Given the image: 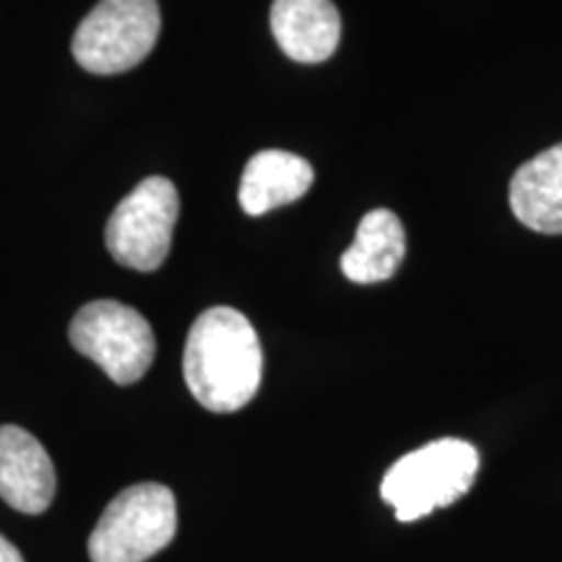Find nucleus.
Returning a JSON list of instances; mask_svg holds the SVG:
<instances>
[{"instance_id":"obj_1","label":"nucleus","mask_w":562,"mask_h":562,"mask_svg":"<svg viewBox=\"0 0 562 562\" xmlns=\"http://www.w3.org/2000/svg\"><path fill=\"white\" fill-rule=\"evenodd\" d=\"M182 375L203 409L229 414L261 389L263 347L252 323L235 307H211L191 326Z\"/></svg>"},{"instance_id":"obj_2","label":"nucleus","mask_w":562,"mask_h":562,"mask_svg":"<svg viewBox=\"0 0 562 562\" xmlns=\"http://www.w3.org/2000/svg\"><path fill=\"white\" fill-rule=\"evenodd\" d=\"M480 472V451L459 438H440L406 453L385 472L381 497L402 524L461 501Z\"/></svg>"},{"instance_id":"obj_3","label":"nucleus","mask_w":562,"mask_h":562,"mask_svg":"<svg viewBox=\"0 0 562 562\" xmlns=\"http://www.w3.org/2000/svg\"><path fill=\"white\" fill-rule=\"evenodd\" d=\"M178 533V503L170 487L140 482L115 495L89 537L91 562H146Z\"/></svg>"},{"instance_id":"obj_4","label":"nucleus","mask_w":562,"mask_h":562,"mask_svg":"<svg viewBox=\"0 0 562 562\" xmlns=\"http://www.w3.org/2000/svg\"><path fill=\"white\" fill-rule=\"evenodd\" d=\"M159 32L157 0H100L76 30L70 50L89 74L115 76L144 63Z\"/></svg>"},{"instance_id":"obj_5","label":"nucleus","mask_w":562,"mask_h":562,"mask_svg":"<svg viewBox=\"0 0 562 562\" xmlns=\"http://www.w3.org/2000/svg\"><path fill=\"white\" fill-rule=\"evenodd\" d=\"M70 344L108 372L117 385H131L146 375L157 355L149 321L117 300H94L70 321Z\"/></svg>"},{"instance_id":"obj_6","label":"nucleus","mask_w":562,"mask_h":562,"mask_svg":"<svg viewBox=\"0 0 562 562\" xmlns=\"http://www.w3.org/2000/svg\"><path fill=\"white\" fill-rule=\"evenodd\" d=\"M180 216V195L172 180L146 178L112 211L104 243L117 263L136 271H157L172 248Z\"/></svg>"},{"instance_id":"obj_7","label":"nucleus","mask_w":562,"mask_h":562,"mask_svg":"<svg viewBox=\"0 0 562 562\" xmlns=\"http://www.w3.org/2000/svg\"><path fill=\"white\" fill-rule=\"evenodd\" d=\"M55 487V467L45 446L24 427H0V497L13 510L40 516L50 508Z\"/></svg>"},{"instance_id":"obj_8","label":"nucleus","mask_w":562,"mask_h":562,"mask_svg":"<svg viewBox=\"0 0 562 562\" xmlns=\"http://www.w3.org/2000/svg\"><path fill=\"white\" fill-rule=\"evenodd\" d=\"M271 32L292 60L323 63L339 47L341 16L334 0H273Z\"/></svg>"},{"instance_id":"obj_9","label":"nucleus","mask_w":562,"mask_h":562,"mask_svg":"<svg viewBox=\"0 0 562 562\" xmlns=\"http://www.w3.org/2000/svg\"><path fill=\"white\" fill-rule=\"evenodd\" d=\"M510 211L526 229L562 235V144L524 161L510 180Z\"/></svg>"},{"instance_id":"obj_10","label":"nucleus","mask_w":562,"mask_h":562,"mask_svg":"<svg viewBox=\"0 0 562 562\" xmlns=\"http://www.w3.org/2000/svg\"><path fill=\"white\" fill-rule=\"evenodd\" d=\"M315 172L311 161L297 154L266 149L245 167L240 180V206L248 216H263L269 211L300 201L311 191Z\"/></svg>"},{"instance_id":"obj_11","label":"nucleus","mask_w":562,"mask_h":562,"mask_svg":"<svg viewBox=\"0 0 562 562\" xmlns=\"http://www.w3.org/2000/svg\"><path fill=\"white\" fill-rule=\"evenodd\" d=\"M404 256L402 220L391 209H372L362 216L355 243L341 256V271L355 284H381L402 269Z\"/></svg>"},{"instance_id":"obj_12","label":"nucleus","mask_w":562,"mask_h":562,"mask_svg":"<svg viewBox=\"0 0 562 562\" xmlns=\"http://www.w3.org/2000/svg\"><path fill=\"white\" fill-rule=\"evenodd\" d=\"M0 562H24L21 552L3 537V533H0Z\"/></svg>"}]
</instances>
